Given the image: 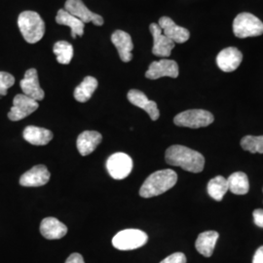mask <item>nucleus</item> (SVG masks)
<instances>
[{"label":"nucleus","instance_id":"nucleus-13","mask_svg":"<svg viewBox=\"0 0 263 263\" xmlns=\"http://www.w3.org/2000/svg\"><path fill=\"white\" fill-rule=\"evenodd\" d=\"M51 177L47 167L37 165L26 172L20 179V184L25 187H38L47 183Z\"/></svg>","mask_w":263,"mask_h":263},{"label":"nucleus","instance_id":"nucleus-14","mask_svg":"<svg viewBox=\"0 0 263 263\" xmlns=\"http://www.w3.org/2000/svg\"><path fill=\"white\" fill-rule=\"evenodd\" d=\"M243 55L235 47H228L219 52L216 57V65L224 72H232L242 63Z\"/></svg>","mask_w":263,"mask_h":263},{"label":"nucleus","instance_id":"nucleus-10","mask_svg":"<svg viewBox=\"0 0 263 263\" xmlns=\"http://www.w3.org/2000/svg\"><path fill=\"white\" fill-rule=\"evenodd\" d=\"M179 74V66L177 62L163 59L151 63L147 71L145 72V77L151 80H156L165 76L177 78Z\"/></svg>","mask_w":263,"mask_h":263},{"label":"nucleus","instance_id":"nucleus-20","mask_svg":"<svg viewBox=\"0 0 263 263\" xmlns=\"http://www.w3.org/2000/svg\"><path fill=\"white\" fill-rule=\"evenodd\" d=\"M26 141L33 145H46L53 139V133L40 127L28 126L23 133Z\"/></svg>","mask_w":263,"mask_h":263},{"label":"nucleus","instance_id":"nucleus-4","mask_svg":"<svg viewBox=\"0 0 263 263\" xmlns=\"http://www.w3.org/2000/svg\"><path fill=\"white\" fill-rule=\"evenodd\" d=\"M233 31L238 38L259 36L263 34V23L251 13H241L233 22Z\"/></svg>","mask_w":263,"mask_h":263},{"label":"nucleus","instance_id":"nucleus-1","mask_svg":"<svg viewBox=\"0 0 263 263\" xmlns=\"http://www.w3.org/2000/svg\"><path fill=\"white\" fill-rule=\"evenodd\" d=\"M166 162L190 173H201L205 166L204 156L183 145H172L166 151Z\"/></svg>","mask_w":263,"mask_h":263},{"label":"nucleus","instance_id":"nucleus-19","mask_svg":"<svg viewBox=\"0 0 263 263\" xmlns=\"http://www.w3.org/2000/svg\"><path fill=\"white\" fill-rule=\"evenodd\" d=\"M40 232L48 240H57L66 235L67 227L55 217H46L41 221Z\"/></svg>","mask_w":263,"mask_h":263},{"label":"nucleus","instance_id":"nucleus-24","mask_svg":"<svg viewBox=\"0 0 263 263\" xmlns=\"http://www.w3.org/2000/svg\"><path fill=\"white\" fill-rule=\"evenodd\" d=\"M228 190L236 195H245L250 190V182L248 176L243 172H236L228 179Z\"/></svg>","mask_w":263,"mask_h":263},{"label":"nucleus","instance_id":"nucleus-2","mask_svg":"<svg viewBox=\"0 0 263 263\" xmlns=\"http://www.w3.org/2000/svg\"><path fill=\"white\" fill-rule=\"evenodd\" d=\"M178 181V175L173 170L157 171L144 180L140 189L142 198L155 197L174 187Z\"/></svg>","mask_w":263,"mask_h":263},{"label":"nucleus","instance_id":"nucleus-22","mask_svg":"<svg viewBox=\"0 0 263 263\" xmlns=\"http://www.w3.org/2000/svg\"><path fill=\"white\" fill-rule=\"evenodd\" d=\"M219 234L216 231H206L198 236L195 247L199 254L210 257L213 255Z\"/></svg>","mask_w":263,"mask_h":263},{"label":"nucleus","instance_id":"nucleus-15","mask_svg":"<svg viewBox=\"0 0 263 263\" xmlns=\"http://www.w3.org/2000/svg\"><path fill=\"white\" fill-rule=\"evenodd\" d=\"M158 26L162 29L163 34L175 43H184L190 37V32L188 29L179 27L169 17L160 18Z\"/></svg>","mask_w":263,"mask_h":263},{"label":"nucleus","instance_id":"nucleus-31","mask_svg":"<svg viewBox=\"0 0 263 263\" xmlns=\"http://www.w3.org/2000/svg\"><path fill=\"white\" fill-rule=\"evenodd\" d=\"M66 263H85L84 259H83V256L80 254H70L68 256V258L66 259Z\"/></svg>","mask_w":263,"mask_h":263},{"label":"nucleus","instance_id":"nucleus-32","mask_svg":"<svg viewBox=\"0 0 263 263\" xmlns=\"http://www.w3.org/2000/svg\"><path fill=\"white\" fill-rule=\"evenodd\" d=\"M253 263H263V246L258 248L254 254Z\"/></svg>","mask_w":263,"mask_h":263},{"label":"nucleus","instance_id":"nucleus-21","mask_svg":"<svg viewBox=\"0 0 263 263\" xmlns=\"http://www.w3.org/2000/svg\"><path fill=\"white\" fill-rule=\"evenodd\" d=\"M56 22L57 24H59V25L69 27L71 29L72 38L82 36L84 34V23L82 21L77 19L66 10H59L56 16Z\"/></svg>","mask_w":263,"mask_h":263},{"label":"nucleus","instance_id":"nucleus-7","mask_svg":"<svg viewBox=\"0 0 263 263\" xmlns=\"http://www.w3.org/2000/svg\"><path fill=\"white\" fill-rule=\"evenodd\" d=\"M106 169L113 179H126L133 170V160L126 153H114L106 161Z\"/></svg>","mask_w":263,"mask_h":263},{"label":"nucleus","instance_id":"nucleus-16","mask_svg":"<svg viewBox=\"0 0 263 263\" xmlns=\"http://www.w3.org/2000/svg\"><path fill=\"white\" fill-rule=\"evenodd\" d=\"M127 98L132 104L140 107L144 111L148 113L151 120L156 121L160 116V111L157 104L153 101L148 100L146 95L142 93L140 90L133 89L128 92Z\"/></svg>","mask_w":263,"mask_h":263},{"label":"nucleus","instance_id":"nucleus-6","mask_svg":"<svg viewBox=\"0 0 263 263\" xmlns=\"http://www.w3.org/2000/svg\"><path fill=\"white\" fill-rule=\"evenodd\" d=\"M214 115L207 110L189 109L178 114L174 118V123L179 127L198 129L207 127L214 122Z\"/></svg>","mask_w":263,"mask_h":263},{"label":"nucleus","instance_id":"nucleus-25","mask_svg":"<svg viewBox=\"0 0 263 263\" xmlns=\"http://www.w3.org/2000/svg\"><path fill=\"white\" fill-rule=\"evenodd\" d=\"M228 191L227 179L221 176H217L211 179L208 183V193L216 201H221L226 192Z\"/></svg>","mask_w":263,"mask_h":263},{"label":"nucleus","instance_id":"nucleus-12","mask_svg":"<svg viewBox=\"0 0 263 263\" xmlns=\"http://www.w3.org/2000/svg\"><path fill=\"white\" fill-rule=\"evenodd\" d=\"M20 86L23 90V93L34 101H42L45 97V93L39 85L37 70L35 68L28 69L25 73L24 78L21 80Z\"/></svg>","mask_w":263,"mask_h":263},{"label":"nucleus","instance_id":"nucleus-5","mask_svg":"<svg viewBox=\"0 0 263 263\" xmlns=\"http://www.w3.org/2000/svg\"><path fill=\"white\" fill-rule=\"evenodd\" d=\"M148 236L139 229H126L113 237V247L120 251H131L146 244Z\"/></svg>","mask_w":263,"mask_h":263},{"label":"nucleus","instance_id":"nucleus-8","mask_svg":"<svg viewBox=\"0 0 263 263\" xmlns=\"http://www.w3.org/2000/svg\"><path fill=\"white\" fill-rule=\"evenodd\" d=\"M38 106L39 104L33 99L26 95H17L13 100V106L8 113V118L11 121H20L34 112Z\"/></svg>","mask_w":263,"mask_h":263},{"label":"nucleus","instance_id":"nucleus-18","mask_svg":"<svg viewBox=\"0 0 263 263\" xmlns=\"http://www.w3.org/2000/svg\"><path fill=\"white\" fill-rule=\"evenodd\" d=\"M103 141V136L96 131H85L77 138V149L82 156L91 154Z\"/></svg>","mask_w":263,"mask_h":263},{"label":"nucleus","instance_id":"nucleus-27","mask_svg":"<svg viewBox=\"0 0 263 263\" xmlns=\"http://www.w3.org/2000/svg\"><path fill=\"white\" fill-rule=\"evenodd\" d=\"M241 146L251 153L263 154V136H246L241 141Z\"/></svg>","mask_w":263,"mask_h":263},{"label":"nucleus","instance_id":"nucleus-30","mask_svg":"<svg viewBox=\"0 0 263 263\" xmlns=\"http://www.w3.org/2000/svg\"><path fill=\"white\" fill-rule=\"evenodd\" d=\"M254 223L258 227L263 228V210L262 209H257L254 211Z\"/></svg>","mask_w":263,"mask_h":263},{"label":"nucleus","instance_id":"nucleus-17","mask_svg":"<svg viewBox=\"0 0 263 263\" xmlns=\"http://www.w3.org/2000/svg\"><path fill=\"white\" fill-rule=\"evenodd\" d=\"M111 42L117 49L122 62L124 63L131 62L133 59L132 51L134 49L131 35L123 30H116L111 35Z\"/></svg>","mask_w":263,"mask_h":263},{"label":"nucleus","instance_id":"nucleus-9","mask_svg":"<svg viewBox=\"0 0 263 263\" xmlns=\"http://www.w3.org/2000/svg\"><path fill=\"white\" fill-rule=\"evenodd\" d=\"M65 10L73 15L84 24L92 22L95 26L101 27L104 25V18L86 7L82 0H67L65 4Z\"/></svg>","mask_w":263,"mask_h":263},{"label":"nucleus","instance_id":"nucleus-29","mask_svg":"<svg viewBox=\"0 0 263 263\" xmlns=\"http://www.w3.org/2000/svg\"><path fill=\"white\" fill-rule=\"evenodd\" d=\"M160 263H186V256L182 253H175L167 256Z\"/></svg>","mask_w":263,"mask_h":263},{"label":"nucleus","instance_id":"nucleus-23","mask_svg":"<svg viewBox=\"0 0 263 263\" xmlns=\"http://www.w3.org/2000/svg\"><path fill=\"white\" fill-rule=\"evenodd\" d=\"M98 85V80L93 76L85 77L84 80L78 85L74 90V99L79 103L88 102L92 98L95 91L97 90Z\"/></svg>","mask_w":263,"mask_h":263},{"label":"nucleus","instance_id":"nucleus-11","mask_svg":"<svg viewBox=\"0 0 263 263\" xmlns=\"http://www.w3.org/2000/svg\"><path fill=\"white\" fill-rule=\"evenodd\" d=\"M149 30L153 37L152 54L161 58L171 56L172 50L175 48L176 43L163 34L158 24L152 23L149 26Z\"/></svg>","mask_w":263,"mask_h":263},{"label":"nucleus","instance_id":"nucleus-3","mask_svg":"<svg viewBox=\"0 0 263 263\" xmlns=\"http://www.w3.org/2000/svg\"><path fill=\"white\" fill-rule=\"evenodd\" d=\"M18 26L23 37L28 43L34 44L44 36L45 23L36 12L25 11L21 13Z\"/></svg>","mask_w":263,"mask_h":263},{"label":"nucleus","instance_id":"nucleus-28","mask_svg":"<svg viewBox=\"0 0 263 263\" xmlns=\"http://www.w3.org/2000/svg\"><path fill=\"white\" fill-rule=\"evenodd\" d=\"M15 84V77L5 71H0V97L6 96L7 90Z\"/></svg>","mask_w":263,"mask_h":263},{"label":"nucleus","instance_id":"nucleus-26","mask_svg":"<svg viewBox=\"0 0 263 263\" xmlns=\"http://www.w3.org/2000/svg\"><path fill=\"white\" fill-rule=\"evenodd\" d=\"M53 52L59 64L68 65L73 58V47L67 41H58L54 44Z\"/></svg>","mask_w":263,"mask_h":263}]
</instances>
